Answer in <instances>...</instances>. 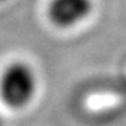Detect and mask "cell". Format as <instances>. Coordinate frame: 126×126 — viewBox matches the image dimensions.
Returning a JSON list of instances; mask_svg holds the SVG:
<instances>
[{
  "label": "cell",
  "mask_w": 126,
  "mask_h": 126,
  "mask_svg": "<svg viewBox=\"0 0 126 126\" xmlns=\"http://www.w3.org/2000/svg\"><path fill=\"white\" fill-rule=\"evenodd\" d=\"M38 77L28 63L16 60L0 73V99L11 109H23L34 101Z\"/></svg>",
  "instance_id": "obj_1"
},
{
  "label": "cell",
  "mask_w": 126,
  "mask_h": 126,
  "mask_svg": "<svg viewBox=\"0 0 126 126\" xmlns=\"http://www.w3.org/2000/svg\"><path fill=\"white\" fill-rule=\"evenodd\" d=\"M94 9L93 0H50L46 14L55 27L70 30L84 23Z\"/></svg>",
  "instance_id": "obj_2"
},
{
  "label": "cell",
  "mask_w": 126,
  "mask_h": 126,
  "mask_svg": "<svg viewBox=\"0 0 126 126\" xmlns=\"http://www.w3.org/2000/svg\"><path fill=\"white\" fill-rule=\"evenodd\" d=\"M0 126H4V122H3V118L0 116Z\"/></svg>",
  "instance_id": "obj_3"
}]
</instances>
